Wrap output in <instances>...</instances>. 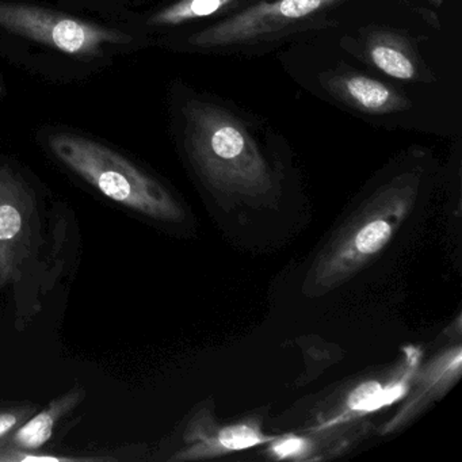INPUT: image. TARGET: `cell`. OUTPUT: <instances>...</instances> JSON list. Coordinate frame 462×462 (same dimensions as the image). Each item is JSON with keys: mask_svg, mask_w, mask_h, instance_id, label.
I'll use <instances>...</instances> for the list:
<instances>
[{"mask_svg": "<svg viewBox=\"0 0 462 462\" xmlns=\"http://www.w3.org/2000/svg\"><path fill=\"white\" fill-rule=\"evenodd\" d=\"M153 45L152 37L128 21L36 0H0V56L47 82H85Z\"/></svg>", "mask_w": 462, "mask_h": 462, "instance_id": "cell-1", "label": "cell"}, {"mask_svg": "<svg viewBox=\"0 0 462 462\" xmlns=\"http://www.w3.org/2000/svg\"><path fill=\"white\" fill-rule=\"evenodd\" d=\"M171 124L193 169L215 190L266 197L277 174L262 150L253 124L221 102L175 86Z\"/></svg>", "mask_w": 462, "mask_h": 462, "instance_id": "cell-2", "label": "cell"}, {"mask_svg": "<svg viewBox=\"0 0 462 462\" xmlns=\"http://www.w3.org/2000/svg\"><path fill=\"white\" fill-rule=\"evenodd\" d=\"M420 185L421 172L412 170L378 188L319 253L304 291L310 296H321L372 263L412 212Z\"/></svg>", "mask_w": 462, "mask_h": 462, "instance_id": "cell-3", "label": "cell"}, {"mask_svg": "<svg viewBox=\"0 0 462 462\" xmlns=\"http://www.w3.org/2000/svg\"><path fill=\"white\" fill-rule=\"evenodd\" d=\"M39 140L59 163L106 199L156 220L178 223L185 217L162 183L112 145L63 125L42 126Z\"/></svg>", "mask_w": 462, "mask_h": 462, "instance_id": "cell-4", "label": "cell"}, {"mask_svg": "<svg viewBox=\"0 0 462 462\" xmlns=\"http://www.w3.org/2000/svg\"><path fill=\"white\" fill-rule=\"evenodd\" d=\"M346 0H263L190 33L159 37L155 45L178 52L245 50L277 42L326 23V15Z\"/></svg>", "mask_w": 462, "mask_h": 462, "instance_id": "cell-5", "label": "cell"}, {"mask_svg": "<svg viewBox=\"0 0 462 462\" xmlns=\"http://www.w3.org/2000/svg\"><path fill=\"white\" fill-rule=\"evenodd\" d=\"M423 351L416 346H405L402 356L385 373L365 378L335 397L332 404L319 413L315 424L308 431L323 434L364 419L375 411L383 410L404 399L410 391L411 381L420 367Z\"/></svg>", "mask_w": 462, "mask_h": 462, "instance_id": "cell-6", "label": "cell"}, {"mask_svg": "<svg viewBox=\"0 0 462 462\" xmlns=\"http://www.w3.org/2000/svg\"><path fill=\"white\" fill-rule=\"evenodd\" d=\"M33 194L10 162L0 161V286L13 280L28 254Z\"/></svg>", "mask_w": 462, "mask_h": 462, "instance_id": "cell-7", "label": "cell"}, {"mask_svg": "<svg viewBox=\"0 0 462 462\" xmlns=\"http://www.w3.org/2000/svg\"><path fill=\"white\" fill-rule=\"evenodd\" d=\"M275 437L266 435L259 419H247L220 426L209 408L199 410L188 424L183 439L186 448L178 451L171 461H199L216 458L236 451L272 442Z\"/></svg>", "mask_w": 462, "mask_h": 462, "instance_id": "cell-8", "label": "cell"}, {"mask_svg": "<svg viewBox=\"0 0 462 462\" xmlns=\"http://www.w3.org/2000/svg\"><path fill=\"white\" fill-rule=\"evenodd\" d=\"M386 77L402 82H420L427 69L407 36L383 28H367L342 45Z\"/></svg>", "mask_w": 462, "mask_h": 462, "instance_id": "cell-9", "label": "cell"}, {"mask_svg": "<svg viewBox=\"0 0 462 462\" xmlns=\"http://www.w3.org/2000/svg\"><path fill=\"white\" fill-rule=\"evenodd\" d=\"M462 347L459 343L438 353L424 367H419L399 412L381 429V434L400 431L415 420L435 400L442 399L461 377Z\"/></svg>", "mask_w": 462, "mask_h": 462, "instance_id": "cell-10", "label": "cell"}, {"mask_svg": "<svg viewBox=\"0 0 462 462\" xmlns=\"http://www.w3.org/2000/svg\"><path fill=\"white\" fill-rule=\"evenodd\" d=\"M321 83L335 99L364 115H396L411 107L407 97L396 88L353 69L326 72Z\"/></svg>", "mask_w": 462, "mask_h": 462, "instance_id": "cell-11", "label": "cell"}, {"mask_svg": "<svg viewBox=\"0 0 462 462\" xmlns=\"http://www.w3.org/2000/svg\"><path fill=\"white\" fill-rule=\"evenodd\" d=\"M248 4L250 0H167L147 12L131 10L120 20L134 23L156 40L177 33L186 26L229 15Z\"/></svg>", "mask_w": 462, "mask_h": 462, "instance_id": "cell-12", "label": "cell"}, {"mask_svg": "<svg viewBox=\"0 0 462 462\" xmlns=\"http://www.w3.org/2000/svg\"><path fill=\"white\" fill-rule=\"evenodd\" d=\"M83 396L85 393L82 389H74L64 396L53 400L47 410L37 413L15 431L12 439L13 446L26 451L42 448L52 438L53 429L59 419L63 418L72 408L77 407L82 402Z\"/></svg>", "mask_w": 462, "mask_h": 462, "instance_id": "cell-13", "label": "cell"}, {"mask_svg": "<svg viewBox=\"0 0 462 462\" xmlns=\"http://www.w3.org/2000/svg\"><path fill=\"white\" fill-rule=\"evenodd\" d=\"M47 4L91 17L120 20L124 14L134 10L139 0H47Z\"/></svg>", "mask_w": 462, "mask_h": 462, "instance_id": "cell-14", "label": "cell"}, {"mask_svg": "<svg viewBox=\"0 0 462 462\" xmlns=\"http://www.w3.org/2000/svg\"><path fill=\"white\" fill-rule=\"evenodd\" d=\"M267 448L273 458L293 459V461H307L310 459L313 451V442L310 438L296 437V435H285L275 437Z\"/></svg>", "mask_w": 462, "mask_h": 462, "instance_id": "cell-15", "label": "cell"}, {"mask_svg": "<svg viewBox=\"0 0 462 462\" xmlns=\"http://www.w3.org/2000/svg\"><path fill=\"white\" fill-rule=\"evenodd\" d=\"M23 415V412H0V439L17 427Z\"/></svg>", "mask_w": 462, "mask_h": 462, "instance_id": "cell-16", "label": "cell"}, {"mask_svg": "<svg viewBox=\"0 0 462 462\" xmlns=\"http://www.w3.org/2000/svg\"><path fill=\"white\" fill-rule=\"evenodd\" d=\"M7 96V85L5 80L4 74L0 72V101H4L5 97Z\"/></svg>", "mask_w": 462, "mask_h": 462, "instance_id": "cell-17", "label": "cell"}]
</instances>
